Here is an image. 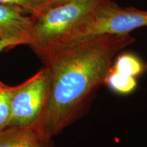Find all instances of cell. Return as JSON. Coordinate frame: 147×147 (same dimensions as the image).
Returning <instances> with one entry per match:
<instances>
[{"label":"cell","mask_w":147,"mask_h":147,"mask_svg":"<svg viewBox=\"0 0 147 147\" xmlns=\"http://www.w3.org/2000/svg\"><path fill=\"white\" fill-rule=\"evenodd\" d=\"M33 16L19 7L0 3V40H16L28 45Z\"/></svg>","instance_id":"5"},{"label":"cell","mask_w":147,"mask_h":147,"mask_svg":"<svg viewBox=\"0 0 147 147\" xmlns=\"http://www.w3.org/2000/svg\"><path fill=\"white\" fill-rule=\"evenodd\" d=\"M50 87V73L45 65L34 76L16 85L11 100L8 127L36 125L47 106Z\"/></svg>","instance_id":"4"},{"label":"cell","mask_w":147,"mask_h":147,"mask_svg":"<svg viewBox=\"0 0 147 147\" xmlns=\"http://www.w3.org/2000/svg\"><path fill=\"white\" fill-rule=\"evenodd\" d=\"M144 27H147V11L123 8L112 0H102L58 51L106 35L129 34Z\"/></svg>","instance_id":"3"},{"label":"cell","mask_w":147,"mask_h":147,"mask_svg":"<svg viewBox=\"0 0 147 147\" xmlns=\"http://www.w3.org/2000/svg\"><path fill=\"white\" fill-rule=\"evenodd\" d=\"M21 45H23L21 42L16 41V40H0V53L10 50L14 47Z\"/></svg>","instance_id":"11"},{"label":"cell","mask_w":147,"mask_h":147,"mask_svg":"<svg viewBox=\"0 0 147 147\" xmlns=\"http://www.w3.org/2000/svg\"><path fill=\"white\" fill-rule=\"evenodd\" d=\"M42 1H43L44 4H45V5H48L65 2V1H71V0H42Z\"/></svg>","instance_id":"12"},{"label":"cell","mask_w":147,"mask_h":147,"mask_svg":"<svg viewBox=\"0 0 147 147\" xmlns=\"http://www.w3.org/2000/svg\"><path fill=\"white\" fill-rule=\"evenodd\" d=\"M0 147H54L36 125L11 126L0 130Z\"/></svg>","instance_id":"6"},{"label":"cell","mask_w":147,"mask_h":147,"mask_svg":"<svg viewBox=\"0 0 147 147\" xmlns=\"http://www.w3.org/2000/svg\"><path fill=\"white\" fill-rule=\"evenodd\" d=\"M146 67L138 57L129 53L119 55L111 65L113 70L135 78L142 74Z\"/></svg>","instance_id":"7"},{"label":"cell","mask_w":147,"mask_h":147,"mask_svg":"<svg viewBox=\"0 0 147 147\" xmlns=\"http://www.w3.org/2000/svg\"><path fill=\"white\" fill-rule=\"evenodd\" d=\"M16 86L0 81V130L8 127L11 115V100Z\"/></svg>","instance_id":"9"},{"label":"cell","mask_w":147,"mask_h":147,"mask_svg":"<svg viewBox=\"0 0 147 147\" xmlns=\"http://www.w3.org/2000/svg\"><path fill=\"white\" fill-rule=\"evenodd\" d=\"M110 89L119 95H129L137 87V80L135 77L123 74L111 69L106 76L105 82Z\"/></svg>","instance_id":"8"},{"label":"cell","mask_w":147,"mask_h":147,"mask_svg":"<svg viewBox=\"0 0 147 147\" xmlns=\"http://www.w3.org/2000/svg\"><path fill=\"white\" fill-rule=\"evenodd\" d=\"M130 34L106 35L58 51L42 59L50 73V94L36 124L53 139L83 115L104 84L117 53L131 45Z\"/></svg>","instance_id":"1"},{"label":"cell","mask_w":147,"mask_h":147,"mask_svg":"<svg viewBox=\"0 0 147 147\" xmlns=\"http://www.w3.org/2000/svg\"><path fill=\"white\" fill-rule=\"evenodd\" d=\"M102 0H71L45 5L33 16L28 45L41 60L61 48Z\"/></svg>","instance_id":"2"},{"label":"cell","mask_w":147,"mask_h":147,"mask_svg":"<svg viewBox=\"0 0 147 147\" xmlns=\"http://www.w3.org/2000/svg\"><path fill=\"white\" fill-rule=\"evenodd\" d=\"M0 3L19 7L27 14L36 16L45 8L42 0H0Z\"/></svg>","instance_id":"10"}]
</instances>
